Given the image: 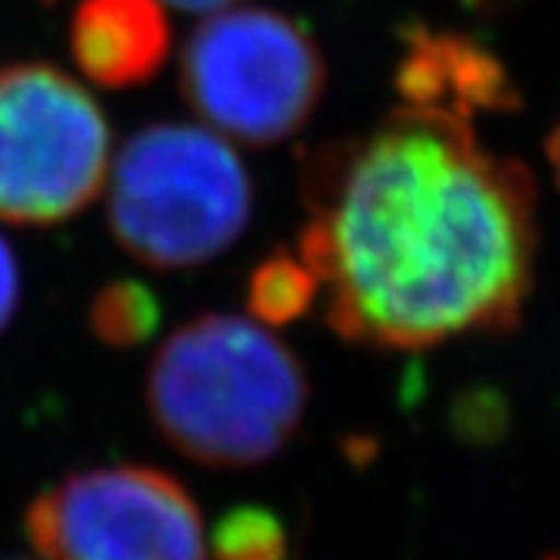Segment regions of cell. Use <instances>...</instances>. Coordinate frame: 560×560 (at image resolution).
Here are the masks:
<instances>
[{"mask_svg": "<svg viewBox=\"0 0 560 560\" xmlns=\"http://www.w3.org/2000/svg\"><path fill=\"white\" fill-rule=\"evenodd\" d=\"M300 259L352 342L427 349L517 327L533 290L536 180L455 113L401 106L305 165Z\"/></svg>", "mask_w": 560, "mask_h": 560, "instance_id": "6da1fadb", "label": "cell"}, {"mask_svg": "<svg viewBox=\"0 0 560 560\" xmlns=\"http://www.w3.org/2000/svg\"><path fill=\"white\" fill-rule=\"evenodd\" d=\"M308 383L300 359L261 324L202 315L178 327L153 359V423L187 458L249 467L293 436Z\"/></svg>", "mask_w": 560, "mask_h": 560, "instance_id": "7a4b0ae2", "label": "cell"}, {"mask_svg": "<svg viewBox=\"0 0 560 560\" xmlns=\"http://www.w3.org/2000/svg\"><path fill=\"white\" fill-rule=\"evenodd\" d=\"M106 209L128 256L150 268H194L246 231L253 184L215 131L160 121L119 150Z\"/></svg>", "mask_w": 560, "mask_h": 560, "instance_id": "3957f363", "label": "cell"}, {"mask_svg": "<svg viewBox=\"0 0 560 560\" xmlns=\"http://www.w3.org/2000/svg\"><path fill=\"white\" fill-rule=\"evenodd\" d=\"M324 81V57L305 25L259 7L209 16L180 54L184 101L215 131L253 147L296 135Z\"/></svg>", "mask_w": 560, "mask_h": 560, "instance_id": "277c9868", "label": "cell"}, {"mask_svg": "<svg viewBox=\"0 0 560 560\" xmlns=\"http://www.w3.org/2000/svg\"><path fill=\"white\" fill-rule=\"evenodd\" d=\"M109 128L94 97L40 62L0 69V219L57 224L101 194Z\"/></svg>", "mask_w": 560, "mask_h": 560, "instance_id": "5b68a950", "label": "cell"}, {"mask_svg": "<svg viewBox=\"0 0 560 560\" xmlns=\"http://www.w3.org/2000/svg\"><path fill=\"white\" fill-rule=\"evenodd\" d=\"M25 526L47 560H206L197 504L150 467L72 474L32 504Z\"/></svg>", "mask_w": 560, "mask_h": 560, "instance_id": "8992f818", "label": "cell"}, {"mask_svg": "<svg viewBox=\"0 0 560 560\" xmlns=\"http://www.w3.org/2000/svg\"><path fill=\"white\" fill-rule=\"evenodd\" d=\"M408 106L470 116L477 109H514L521 97L489 50L464 35L418 28L408 35V50L396 72Z\"/></svg>", "mask_w": 560, "mask_h": 560, "instance_id": "52a82bcc", "label": "cell"}, {"mask_svg": "<svg viewBox=\"0 0 560 560\" xmlns=\"http://www.w3.org/2000/svg\"><path fill=\"white\" fill-rule=\"evenodd\" d=\"M69 47L94 84L135 88L168 60L172 32L160 0H81Z\"/></svg>", "mask_w": 560, "mask_h": 560, "instance_id": "ba28073f", "label": "cell"}, {"mask_svg": "<svg viewBox=\"0 0 560 560\" xmlns=\"http://www.w3.org/2000/svg\"><path fill=\"white\" fill-rule=\"evenodd\" d=\"M318 296V280L308 271V265L278 249L275 256L261 261L259 268L249 278V312L265 324H287V320L300 318L312 308V302Z\"/></svg>", "mask_w": 560, "mask_h": 560, "instance_id": "9c48e42d", "label": "cell"}, {"mask_svg": "<svg viewBox=\"0 0 560 560\" xmlns=\"http://www.w3.org/2000/svg\"><path fill=\"white\" fill-rule=\"evenodd\" d=\"M160 300L140 280L106 283L91 305V327L109 346H138L160 327Z\"/></svg>", "mask_w": 560, "mask_h": 560, "instance_id": "30bf717a", "label": "cell"}, {"mask_svg": "<svg viewBox=\"0 0 560 560\" xmlns=\"http://www.w3.org/2000/svg\"><path fill=\"white\" fill-rule=\"evenodd\" d=\"M287 533L265 508H237L215 529V560H283Z\"/></svg>", "mask_w": 560, "mask_h": 560, "instance_id": "8fae6325", "label": "cell"}, {"mask_svg": "<svg viewBox=\"0 0 560 560\" xmlns=\"http://www.w3.org/2000/svg\"><path fill=\"white\" fill-rule=\"evenodd\" d=\"M504 420L508 411L495 393H474L455 411V427L470 442H495L504 433Z\"/></svg>", "mask_w": 560, "mask_h": 560, "instance_id": "7c38bea8", "label": "cell"}, {"mask_svg": "<svg viewBox=\"0 0 560 560\" xmlns=\"http://www.w3.org/2000/svg\"><path fill=\"white\" fill-rule=\"evenodd\" d=\"M20 302V271H16V256L10 243L0 237V330L10 324Z\"/></svg>", "mask_w": 560, "mask_h": 560, "instance_id": "4fadbf2b", "label": "cell"}, {"mask_svg": "<svg viewBox=\"0 0 560 560\" xmlns=\"http://www.w3.org/2000/svg\"><path fill=\"white\" fill-rule=\"evenodd\" d=\"M178 10H187V13H215V10H224L237 0H165Z\"/></svg>", "mask_w": 560, "mask_h": 560, "instance_id": "5bb4252c", "label": "cell"}, {"mask_svg": "<svg viewBox=\"0 0 560 560\" xmlns=\"http://www.w3.org/2000/svg\"><path fill=\"white\" fill-rule=\"evenodd\" d=\"M545 153H548V162H551V172H555V180L560 187V121L558 128L548 135V143H545Z\"/></svg>", "mask_w": 560, "mask_h": 560, "instance_id": "9a60e30c", "label": "cell"}]
</instances>
